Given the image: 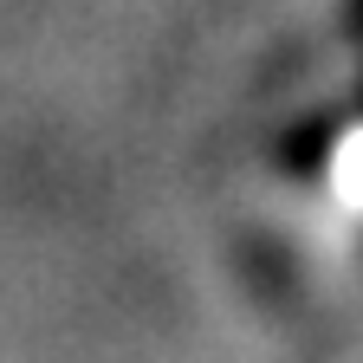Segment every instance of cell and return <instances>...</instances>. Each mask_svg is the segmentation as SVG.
I'll return each mask as SVG.
<instances>
[{
	"label": "cell",
	"instance_id": "1",
	"mask_svg": "<svg viewBox=\"0 0 363 363\" xmlns=\"http://www.w3.org/2000/svg\"><path fill=\"white\" fill-rule=\"evenodd\" d=\"M331 189L350 208H363V130H350L344 143H337V156H331Z\"/></svg>",
	"mask_w": 363,
	"mask_h": 363
}]
</instances>
